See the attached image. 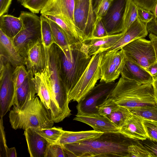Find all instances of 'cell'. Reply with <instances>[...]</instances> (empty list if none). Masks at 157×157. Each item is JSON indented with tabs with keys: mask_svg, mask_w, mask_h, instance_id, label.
Listing matches in <instances>:
<instances>
[{
	"mask_svg": "<svg viewBox=\"0 0 157 157\" xmlns=\"http://www.w3.org/2000/svg\"><path fill=\"white\" fill-rule=\"evenodd\" d=\"M139 140L120 132L103 133L99 137L63 145L66 157H129L128 147Z\"/></svg>",
	"mask_w": 157,
	"mask_h": 157,
	"instance_id": "obj_1",
	"label": "cell"
},
{
	"mask_svg": "<svg viewBox=\"0 0 157 157\" xmlns=\"http://www.w3.org/2000/svg\"><path fill=\"white\" fill-rule=\"evenodd\" d=\"M57 50L60 75L68 94L86 69L92 56L89 55L86 44L83 41L72 45L65 51L58 46Z\"/></svg>",
	"mask_w": 157,
	"mask_h": 157,
	"instance_id": "obj_2",
	"label": "cell"
},
{
	"mask_svg": "<svg viewBox=\"0 0 157 157\" xmlns=\"http://www.w3.org/2000/svg\"><path fill=\"white\" fill-rule=\"evenodd\" d=\"M39 98L36 96L21 107L13 106L9 113L10 122L13 129H40L52 127L55 122L51 113Z\"/></svg>",
	"mask_w": 157,
	"mask_h": 157,
	"instance_id": "obj_3",
	"label": "cell"
},
{
	"mask_svg": "<svg viewBox=\"0 0 157 157\" xmlns=\"http://www.w3.org/2000/svg\"><path fill=\"white\" fill-rule=\"evenodd\" d=\"M108 98L128 109L157 105L152 83H139L122 76Z\"/></svg>",
	"mask_w": 157,
	"mask_h": 157,
	"instance_id": "obj_4",
	"label": "cell"
},
{
	"mask_svg": "<svg viewBox=\"0 0 157 157\" xmlns=\"http://www.w3.org/2000/svg\"><path fill=\"white\" fill-rule=\"evenodd\" d=\"M57 46L53 44L48 53L45 54V67L43 72L53 99L65 118L71 115V111L69 107L67 92L60 75Z\"/></svg>",
	"mask_w": 157,
	"mask_h": 157,
	"instance_id": "obj_5",
	"label": "cell"
},
{
	"mask_svg": "<svg viewBox=\"0 0 157 157\" xmlns=\"http://www.w3.org/2000/svg\"><path fill=\"white\" fill-rule=\"evenodd\" d=\"M19 17L22 22V29L11 39L24 58L28 48L38 41L41 40V21L40 17L35 13L24 11L21 12Z\"/></svg>",
	"mask_w": 157,
	"mask_h": 157,
	"instance_id": "obj_6",
	"label": "cell"
},
{
	"mask_svg": "<svg viewBox=\"0 0 157 157\" xmlns=\"http://www.w3.org/2000/svg\"><path fill=\"white\" fill-rule=\"evenodd\" d=\"M102 52L92 56L84 73L68 94V100L78 102L95 86L101 78L100 63Z\"/></svg>",
	"mask_w": 157,
	"mask_h": 157,
	"instance_id": "obj_7",
	"label": "cell"
},
{
	"mask_svg": "<svg viewBox=\"0 0 157 157\" xmlns=\"http://www.w3.org/2000/svg\"><path fill=\"white\" fill-rule=\"evenodd\" d=\"M117 84L115 82L100 81L76 105L77 115H100L98 108L109 98Z\"/></svg>",
	"mask_w": 157,
	"mask_h": 157,
	"instance_id": "obj_8",
	"label": "cell"
},
{
	"mask_svg": "<svg viewBox=\"0 0 157 157\" xmlns=\"http://www.w3.org/2000/svg\"><path fill=\"white\" fill-rule=\"evenodd\" d=\"M125 57L146 70L157 62L154 47L151 41L139 38L123 47Z\"/></svg>",
	"mask_w": 157,
	"mask_h": 157,
	"instance_id": "obj_9",
	"label": "cell"
},
{
	"mask_svg": "<svg viewBox=\"0 0 157 157\" xmlns=\"http://www.w3.org/2000/svg\"><path fill=\"white\" fill-rule=\"evenodd\" d=\"M96 18L92 0H75V24L82 41L86 42L92 38Z\"/></svg>",
	"mask_w": 157,
	"mask_h": 157,
	"instance_id": "obj_10",
	"label": "cell"
},
{
	"mask_svg": "<svg viewBox=\"0 0 157 157\" xmlns=\"http://www.w3.org/2000/svg\"><path fill=\"white\" fill-rule=\"evenodd\" d=\"M0 67V117L2 118L13 105L15 90L12 74L15 67L2 59Z\"/></svg>",
	"mask_w": 157,
	"mask_h": 157,
	"instance_id": "obj_11",
	"label": "cell"
},
{
	"mask_svg": "<svg viewBox=\"0 0 157 157\" xmlns=\"http://www.w3.org/2000/svg\"><path fill=\"white\" fill-rule=\"evenodd\" d=\"M125 60L122 49L102 52L100 63L101 73L100 81L115 82L121 75Z\"/></svg>",
	"mask_w": 157,
	"mask_h": 157,
	"instance_id": "obj_12",
	"label": "cell"
},
{
	"mask_svg": "<svg viewBox=\"0 0 157 157\" xmlns=\"http://www.w3.org/2000/svg\"><path fill=\"white\" fill-rule=\"evenodd\" d=\"M32 78L37 95L50 111L54 122L59 123L63 121V119L60 111L53 99L43 72L36 73L32 76Z\"/></svg>",
	"mask_w": 157,
	"mask_h": 157,
	"instance_id": "obj_13",
	"label": "cell"
},
{
	"mask_svg": "<svg viewBox=\"0 0 157 157\" xmlns=\"http://www.w3.org/2000/svg\"><path fill=\"white\" fill-rule=\"evenodd\" d=\"M74 8L75 0H49L40 13L42 15L60 17L78 33L74 22Z\"/></svg>",
	"mask_w": 157,
	"mask_h": 157,
	"instance_id": "obj_14",
	"label": "cell"
},
{
	"mask_svg": "<svg viewBox=\"0 0 157 157\" xmlns=\"http://www.w3.org/2000/svg\"><path fill=\"white\" fill-rule=\"evenodd\" d=\"M126 0H113L102 21L108 35L123 32L122 19Z\"/></svg>",
	"mask_w": 157,
	"mask_h": 157,
	"instance_id": "obj_15",
	"label": "cell"
},
{
	"mask_svg": "<svg viewBox=\"0 0 157 157\" xmlns=\"http://www.w3.org/2000/svg\"><path fill=\"white\" fill-rule=\"evenodd\" d=\"M24 58L25 65L32 76L37 73L43 71L45 67V57L41 40L38 41L28 48Z\"/></svg>",
	"mask_w": 157,
	"mask_h": 157,
	"instance_id": "obj_16",
	"label": "cell"
},
{
	"mask_svg": "<svg viewBox=\"0 0 157 157\" xmlns=\"http://www.w3.org/2000/svg\"><path fill=\"white\" fill-rule=\"evenodd\" d=\"M146 24L138 18L125 32L119 40L106 51H117L133 41L139 38H144L148 35Z\"/></svg>",
	"mask_w": 157,
	"mask_h": 157,
	"instance_id": "obj_17",
	"label": "cell"
},
{
	"mask_svg": "<svg viewBox=\"0 0 157 157\" xmlns=\"http://www.w3.org/2000/svg\"><path fill=\"white\" fill-rule=\"evenodd\" d=\"M28 151L31 157H46L48 149L51 144L34 129L24 130Z\"/></svg>",
	"mask_w": 157,
	"mask_h": 157,
	"instance_id": "obj_18",
	"label": "cell"
},
{
	"mask_svg": "<svg viewBox=\"0 0 157 157\" xmlns=\"http://www.w3.org/2000/svg\"><path fill=\"white\" fill-rule=\"evenodd\" d=\"M0 56L14 67L25 65L24 59L14 45L11 38L0 30Z\"/></svg>",
	"mask_w": 157,
	"mask_h": 157,
	"instance_id": "obj_19",
	"label": "cell"
},
{
	"mask_svg": "<svg viewBox=\"0 0 157 157\" xmlns=\"http://www.w3.org/2000/svg\"><path fill=\"white\" fill-rule=\"evenodd\" d=\"M73 120L86 124L98 132L105 133L120 131V128L115 125L107 117L100 115H76Z\"/></svg>",
	"mask_w": 157,
	"mask_h": 157,
	"instance_id": "obj_20",
	"label": "cell"
},
{
	"mask_svg": "<svg viewBox=\"0 0 157 157\" xmlns=\"http://www.w3.org/2000/svg\"><path fill=\"white\" fill-rule=\"evenodd\" d=\"M121 76L140 83H153V78L144 69L125 57Z\"/></svg>",
	"mask_w": 157,
	"mask_h": 157,
	"instance_id": "obj_21",
	"label": "cell"
},
{
	"mask_svg": "<svg viewBox=\"0 0 157 157\" xmlns=\"http://www.w3.org/2000/svg\"><path fill=\"white\" fill-rule=\"evenodd\" d=\"M124 32L100 38H93L86 42L90 56L105 52L121 37Z\"/></svg>",
	"mask_w": 157,
	"mask_h": 157,
	"instance_id": "obj_22",
	"label": "cell"
},
{
	"mask_svg": "<svg viewBox=\"0 0 157 157\" xmlns=\"http://www.w3.org/2000/svg\"><path fill=\"white\" fill-rule=\"evenodd\" d=\"M120 132L130 138L139 140L147 138L143 119L133 115L120 128Z\"/></svg>",
	"mask_w": 157,
	"mask_h": 157,
	"instance_id": "obj_23",
	"label": "cell"
},
{
	"mask_svg": "<svg viewBox=\"0 0 157 157\" xmlns=\"http://www.w3.org/2000/svg\"><path fill=\"white\" fill-rule=\"evenodd\" d=\"M36 94L32 76L29 74L24 82L16 90L13 106L21 107L34 98Z\"/></svg>",
	"mask_w": 157,
	"mask_h": 157,
	"instance_id": "obj_24",
	"label": "cell"
},
{
	"mask_svg": "<svg viewBox=\"0 0 157 157\" xmlns=\"http://www.w3.org/2000/svg\"><path fill=\"white\" fill-rule=\"evenodd\" d=\"M103 133L94 130L79 132L63 130L57 143L62 145L98 137Z\"/></svg>",
	"mask_w": 157,
	"mask_h": 157,
	"instance_id": "obj_25",
	"label": "cell"
},
{
	"mask_svg": "<svg viewBox=\"0 0 157 157\" xmlns=\"http://www.w3.org/2000/svg\"><path fill=\"white\" fill-rule=\"evenodd\" d=\"M22 27V22L19 17L7 14L0 16V30L11 39L19 32Z\"/></svg>",
	"mask_w": 157,
	"mask_h": 157,
	"instance_id": "obj_26",
	"label": "cell"
},
{
	"mask_svg": "<svg viewBox=\"0 0 157 157\" xmlns=\"http://www.w3.org/2000/svg\"><path fill=\"white\" fill-rule=\"evenodd\" d=\"M47 19L56 44L63 51L69 50L71 45L70 44L65 33L56 22Z\"/></svg>",
	"mask_w": 157,
	"mask_h": 157,
	"instance_id": "obj_27",
	"label": "cell"
},
{
	"mask_svg": "<svg viewBox=\"0 0 157 157\" xmlns=\"http://www.w3.org/2000/svg\"><path fill=\"white\" fill-rule=\"evenodd\" d=\"M138 6L133 0H126L123 15V32L125 31L138 18Z\"/></svg>",
	"mask_w": 157,
	"mask_h": 157,
	"instance_id": "obj_28",
	"label": "cell"
},
{
	"mask_svg": "<svg viewBox=\"0 0 157 157\" xmlns=\"http://www.w3.org/2000/svg\"><path fill=\"white\" fill-rule=\"evenodd\" d=\"M44 16L56 22L62 28L66 34L71 45L82 41L78 33L73 30L61 17L58 16Z\"/></svg>",
	"mask_w": 157,
	"mask_h": 157,
	"instance_id": "obj_29",
	"label": "cell"
},
{
	"mask_svg": "<svg viewBox=\"0 0 157 157\" xmlns=\"http://www.w3.org/2000/svg\"><path fill=\"white\" fill-rule=\"evenodd\" d=\"M41 21V41L45 50L48 51L52 45L56 44L47 18L43 15L40 16Z\"/></svg>",
	"mask_w": 157,
	"mask_h": 157,
	"instance_id": "obj_30",
	"label": "cell"
},
{
	"mask_svg": "<svg viewBox=\"0 0 157 157\" xmlns=\"http://www.w3.org/2000/svg\"><path fill=\"white\" fill-rule=\"evenodd\" d=\"M133 115L128 108L119 106L106 117L115 125L120 128Z\"/></svg>",
	"mask_w": 157,
	"mask_h": 157,
	"instance_id": "obj_31",
	"label": "cell"
},
{
	"mask_svg": "<svg viewBox=\"0 0 157 157\" xmlns=\"http://www.w3.org/2000/svg\"><path fill=\"white\" fill-rule=\"evenodd\" d=\"M132 113L142 119L157 121V105L128 109Z\"/></svg>",
	"mask_w": 157,
	"mask_h": 157,
	"instance_id": "obj_32",
	"label": "cell"
},
{
	"mask_svg": "<svg viewBox=\"0 0 157 157\" xmlns=\"http://www.w3.org/2000/svg\"><path fill=\"white\" fill-rule=\"evenodd\" d=\"M34 129L50 144L57 143L63 131L62 128L56 127Z\"/></svg>",
	"mask_w": 157,
	"mask_h": 157,
	"instance_id": "obj_33",
	"label": "cell"
},
{
	"mask_svg": "<svg viewBox=\"0 0 157 157\" xmlns=\"http://www.w3.org/2000/svg\"><path fill=\"white\" fill-rule=\"evenodd\" d=\"M29 74L25 65H20L16 67L13 72L12 78L16 91L25 81Z\"/></svg>",
	"mask_w": 157,
	"mask_h": 157,
	"instance_id": "obj_34",
	"label": "cell"
},
{
	"mask_svg": "<svg viewBox=\"0 0 157 157\" xmlns=\"http://www.w3.org/2000/svg\"><path fill=\"white\" fill-rule=\"evenodd\" d=\"M129 157H153L151 153L139 141L130 145L128 148Z\"/></svg>",
	"mask_w": 157,
	"mask_h": 157,
	"instance_id": "obj_35",
	"label": "cell"
},
{
	"mask_svg": "<svg viewBox=\"0 0 157 157\" xmlns=\"http://www.w3.org/2000/svg\"><path fill=\"white\" fill-rule=\"evenodd\" d=\"M49 0H24L21 5L34 13H38Z\"/></svg>",
	"mask_w": 157,
	"mask_h": 157,
	"instance_id": "obj_36",
	"label": "cell"
},
{
	"mask_svg": "<svg viewBox=\"0 0 157 157\" xmlns=\"http://www.w3.org/2000/svg\"><path fill=\"white\" fill-rule=\"evenodd\" d=\"M119 107L112 98H108L99 107V114L100 115L107 117Z\"/></svg>",
	"mask_w": 157,
	"mask_h": 157,
	"instance_id": "obj_37",
	"label": "cell"
},
{
	"mask_svg": "<svg viewBox=\"0 0 157 157\" xmlns=\"http://www.w3.org/2000/svg\"><path fill=\"white\" fill-rule=\"evenodd\" d=\"M147 138L157 141V121L143 119Z\"/></svg>",
	"mask_w": 157,
	"mask_h": 157,
	"instance_id": "obj_38",
	"label": "cell"
},
{
	"mask_svg": "<svg viewBox=\"0 0 157 157\" xmlns=\"http://www.w3.org/2000/svg\"><path fill=\"white\" fill-rule=\"evenodd\" d=\"M108 35L102 21V18L96 17L92 33V38L102 37Z\"/></svg>",
	"mask_w": 157,
	"mask_h": 157,
	"instance_id": "obj_39",
	"label": "cell"
},
{
	"mask_svg": "<svg viewBox=\"0 0 157 157\" xmlns=\"http://www.w3.org/2000/svg\"><path fill=\"white\" fill-rule=\"evenodd\" d=\"M46 157H66L62 145L51 144L48 149Z\"/></svg>",
	"mask_w": 157,
	"mask_h": 157,
	"instance_id": "obj_40",
	"label": "cell"
},
{
	"mask_svg": "<svg viewBox=\"0 0 157 157\" xmlns=\"http://www.w3.org/2000/svg\"><path fill=\"white\" fill-rule=\"evenodd\" d=\"M113 0H102L94 11L96 17H104L110 8Z\"/></svg>",
	"mask_w": 157,
	"mask_h": 157,
	"instance_id": "obj_41",
	"label": "cell"
},
{
	"mask_svg": "<svg viewBox=\"0 0 157 157\" xmlns=\"http://www.w3.org/2000/svg\"><path fill=\"white\" fill-rule=\"evenodd\" d=\"M138 18L146 25L154 18V14L151 11L138 6Z\"/></svg>",
	"mask_w": 157,
	"mask_h": 157,
	"instance_id": "obj_42",
	"label": "cell"
},
{
	"mask_svg": "<svg viewBox=\"0 0 157 157\" xmlns=\"http://www.w3.org/2000/svg\"><path fill=\"white\" fill-rule=\"evenodd\" d=\"M139 142L152 155L153 157H157V141L147 138Z\"/></svg>",
	"mask_w": 157,
	"mask_h": 157,
	"instance_id": "obj_43",
	"label": "cell"
},
{
	"mask_svg": "<svg viewBox=\"0 0 157 157\" xmlns=\"http://www.w3.org/2000/svg\"><path fill=\"white\" fill-rule=\"evenodd\" d=\"M2 118H0V156L6 157V144L5 134L3 125Z\"/></svg>",
	"mask_w": 157,
	"mask_h": 157,
	"instance_id": "obj_44",
	"label": "cell"
},
{
	"mask_svg": "<svg viewBox=\"0 0 157 157\" xmlns=\"http://www.w3.org/2000/svg\"><path fill=\"white\" fill-rule=\"evenodd\" d=\"M138 6L151 11L157 0H133Z\"/></svg>",
	"mask_w": 157,
	"mask_h": 157,
	"instance_id": "obj_45",
	"label": "cell"
},
{
	"mask_svg": "<svg viewBox=\"0 0 157 157\" xmlns=\"http://www.w3.org/2000/svg\"><path fill=\"white\" fill-rule=\"evenodd\" d=\"M12 0H0V16L7 13Z\"/></svg>",
	"mask_w": 157,
	"mask_h": 157,
	"instance_id": "obj_46",
	"label": "cell"
},
{
	"mask_svg": "<svg viewBox=\"0 0 157 157\" xmlns=\"http://www.w3.org/2000/svg\"><path fill=\"white\" fill-rule=\"evenodd\" d=\"M148 33L157 36V21L152 19L146 25Z\"/></svg>",
	"mask_w": 157,
	"mask_h": 157,
	"instance_id": "obj_47",
	"label": "cell"
},
{
	"mask_svg": "<svg viewBox=\"0 0 157 157\" xmlns=\"http://www.w3.org/2000/svg\"><path fill=\"white\" fill-rule=\"evenodd\" d=\"M152 77L153 79L157 78V62L150 66L147 71Z\"/></svg>",
	"mask_w": 157,
	"mask_h": 157,
	"instance_id": "obj_48",
	"label": "cell"
},
{
	"mask_svg": "<svg viewBox=\"0 0 157 157\" xmlns=\"http://www.w3.org/2000/svg\"><path fill=\"white\" fill-rule=\"evenodd\" d=\"M149 37L154 47L157 62V36L152 34L150 33Z\"/></svg>",
	"mask_w": 157,
	"mask_h": 157,
	"instance_id": "obj_49",
	"label": "cell"
},
{
	"mask_svg": "<svg viewBox=\"0 0 157 157\" xmlns=\"http://www.w3.org/2000/svg\"><path fill=\"white\" fill-rule=\"evenodd\" d=\"M17 154L15 147L7 148L6 150V157H16Z\"/></svg>",
	"mask_w": 157,
	"mask_h": 157,
	"instance_id": "obj_50",
	"label": "cell"
},
{
	"mask_svg": "<svg viewBox=\"0 0 157 157\" xmlns=\"http://www.w3.org/2000/svg\"><path fill=\"white\" fill-rule=\"evenodd\" d=\"M152 83L154 88V98L157 104V78L153 80Z\"/></svg>",
	"mask_w": 157,
	"mask_h": 157,
	"instance_id": "obj_51",
	"label": "cell"
},
{
	"mask_svg": "<svg viewBox=\"0 0 157 157\" xmlns=\"http://www.w3.org/2000/svg\"><path fill=\"white\" fill-rule=\"evenodd\" d=\"M151 11L154 15V20L157 21V1Z\"/></svg>",
	"mask_w": 157,
	"mask_h": 157,
	"instance_id": "obj_52",
	"label": "cell"
},
{
	"mask_svg": "<svg viewBox=\"0 0 157 157\" xmlns=\"http://www.w3.org/2000/svg\"><path fill=\"white\" fill-rule=\"evenodd\" d=\"M101 0H92L93 10L94 12Z\"/></svg>",
	"mask_w": 157,
	"mask_h": 157,
	"instance_id": "obj_53",
	"label": "cell"
},
{
	"mask_svg": "<svg viewBox=\"0 0 157 157\" xmlns=\"http://www.w3.org/2000/svg\"><path fill=\"white\" fill-rule=\"evenodd\" d=\"M24 0H17V1L21 3Z\"/></svg>",
	"mask_w": 157,
	"mask_h": 157,
	"instance_id": "obj_54",
	"label": "cell"
}]
</instances>
